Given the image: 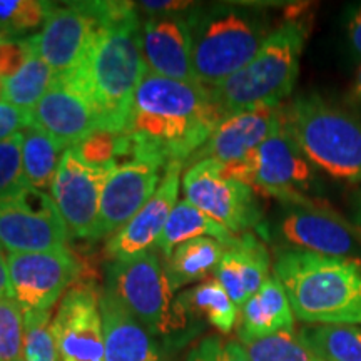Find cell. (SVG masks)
Here are the masks:
<instances>
[{
	"label": "cell",
	"instance_id": "1",
	"mask_svg": "<svg viewBox=\"0 0 361 361\" xmlns=\"http://www.w3.org/2000/svg\"><path fill=\"white\" fill-rule=\"evenodd\" d=\"M224 119L211 87L147 72L134 94L124 133L133 144V159L166 169L174 162L188 164Z\"/></svg>",
	"mask_w": 361,
	"mask_h": 361
},
{
	"label": "cell",
	"instance_id": "2",
	"mask_svg": "<svg viewBox=\"0 0 361 361\" xmlns=\"http://www.w3.org/2000/svg\"><path fill=\"white\" fill-rule=\"evenodd\" d=\"M133 2H90L96 30L80 64L62 78L101 117V128L124 133L139 84L147 74L142 20ZM59 79V78H57Z\"/></svg>",
	"mask_w": 361,
	"mask_h": 361
},
{
	"label": "cell",
	"instance_id": "3",
	"mask_svg": "<svg viewBox=\"0 0 361 361\" xmlns=\"http://www.w3.org/2000/svg\"><path fill=\"white\" fill-rule=\"evenodd\" d=\"M273 274L300 322L361 326V261L279 250Z\"/></svg>",
	"mask_w": 361,
	"mask_h": 361
},
{
	"label": "cell",
	"instance_id": "4",
	"mask_svg": "<svg viewBox=\"0 0 361 361\" xmlns=\"http://www.w3.org/2000/svg\"><path fill=\"white\" fill-rule=\"evenodd\" d=\"M188 22L194 78L207 87L250 64L274 30L263 8L241 4L194 7Z\"/></svg>",
	"mask_w": 361,
	"mask_h": 361
},
{
	"label": "cell",
	"instance_id": "5",
	"mask_svg": "<svg viewBox=\"0 0 361 361\" xmlns=\"http://www.w3.org/2000/svg\"><path fill=\"white\" fill-rule=\"evenodd\" d=\"M104 290L111 293L166 351L180 348L204 328L189 314L179 296H174L157 250L130 261H112Z\"/></svg>",
	"mask_w": 361,
	"mask_h": 361
},
{
	"label": "cell",
	"instance_id": "6",
	"mask_svg": "<svg viewBox=\"0 0 361 361\" xmlns=\"http://www.w3.org/2000/svg\"><path fill=\"white\" fill-rule=\"evenodd\" d=\"M308 27L305 20H284L273 30L250 64L211 87L214 101L226 117L258 107L283 106L300 75Z\"/></svg>",
	"mask_w": 361,
	"mask_h": 361
},
{
	"label": "cell",
	"instance_id": "7",
	"mask_svg": "<svg viewBox=\"0 0 361 361\" xmlns=\"http://www.w3.org/2000/svg\"><path fill=\"white\" fill-rule=\"evenodd\" d=\"M283 121L316 169L341 183L361 184V121L319 94L283 106Z\"/></svg>",
	"mask_w": 361,
	"mask_h": 361
},
{
	"label": "cell",
	"instance_id": "8",
	"mask_svg": "<svg viewBox=\"0 0 361 361\" xmlns=\"http://www.w3.org/2000/svg\"><path fill=\"white\" fill-rule=\"evenodd\" d=\"M223 171L247 184L255 192L276 197L283 204L313 201V192L318 191L316 168L301 152L283 119L250 156L223 164Z\"/></svg>",
	"mask_w": 361,
	"mask_h": 361
},
{
	"label": "cell",
	"instance_id": "9",
	"mask_svg": "<svg viewBox=\"0 0 361 361\" xmlns=\"http://www.w3.org/2000/svg\"><path fill=\"white\" fill-rule=\"evenodd\" d=\"M271 236L281 250L361 261V229L316 200L283 204Z\"/></svg>",
	"mask_w": 361,
	"mask_h": 361
},
{
	"label": "cell",
	"instance_id": "10",
	"mask_svg": "<svg viewBox=\"0 0 361 361\" xmlns=\"http://www.w3.org/2000/svg\"><path fill=\"white\" fill-rule=\"evenodd\" d=\"M69 231L52 196L29 184L0 200V247L8 252L66 250Z\"/></svg>",
	"mask_w": 361,
	"mask_h": 361
},
{
	"label": "cell",
	"instance_id": "11",
	"mask_svg": "<svg viewBox=\"0 0 361 361\" xmlns=\"http://www.w3.org/2000/svg\"><path fill=\"white\" fill-rule=\"evenodd\" d=\"M183 188L186 201L236 236L251 233L263 223L256 192L247 184L224 174L218 161L206 159L189 166Z\"/></svg>",
	"mask_w": 361,
	"mask_h": 361
},
{
	"label": "cell",
	"instance_id": "12",
	"mask_svg": "<svg viewBox=\"0 0 361 361\" xmlns=\"http://www.w3.org/2000/svg\"><path fill=\"white\" fill-rule=\"evenodd\" d=\"M11 296L25 319L51 314L59 298L78 279L80 263L67 250L47 252H8Z\"/></svg>",
	"mask_w": 361,
	"mask_h": 361
},
{
	"label": "cell",
	"instance_id": "13",
	"mask_svg": "<svg viewBox=\"0 0 361 361\" xmlns=\"http://www.w3.org/2000/svg\"><path fill=\"white\" fill-rule=\"evenodd\" d=\"M112 169L87 164L75 147L64 151L52 180L51 196L66 221L69 238L92 239L101 194Z\"/></svg>",
	"mask_w": 361,
	"mask_h": 361
},
{
	"label": "cell",
	"instance_id": "14",
	"mask_svg": "<svg viewBox=\"0 0 361 361\" xmlns=\"http://www.w3.org/2000/svg\"><path fill=\"white\" fill-rule=\"evenodd\" d=\"M101 295L92 284H78L62 298L51 322L61 361H106V338L99 305Z\"/></svg>",
	"mask_w": 361,
	"mask_h": 361
},
{
	"label": "cell",
	"instance_id": "15",
	"mask_svg": "<svg viewBox=\"0 0 361 361\" xmlns=\"http://www.w3.org/2000/svg\"><path fill=\"white\" fill-rule=\"evenodd\" d=\"M164 168L147 159H129L117 164L104 184L92 241L114 236L134 218L157 191Z\"/></svg>",
	"mask_w": 361,
	"mask_h": 361
},
{
	"label": "cell",
	"instance_id": "16",
	"mask_svg": "<svg viewBox=\"0 0 361 361\" xmlns=\"http://www.w3.org/2000/svg\"><path fill=\"white\" fill-rule=\"evenodd\" d=\"M96 25L97 19L90 2L54 6L42 30L30 35V42L34 52L51 67L56 78L62 79L80 64Z\"/></svg>",
	"mask_w": 361,
	"mask_h": 361
},
{
	"label": "cell",
	"instance_id": "17",
	"mask_svg": "<svg viewBox=\"0 0 361 361\" xmlns=\"http://www.w3.org/2000/svg\"><path fill=\"white\" fill-rule=\"evenodd\" d=\"M179 162L169 164L162 180L146 206L106 243V252L112 261H130L154 250L171 213L178 204L180 186Z\"/></svg>",
	"mask_w": 361,
	"mask_h": 361
},
{
	"label": "cell",
	"instance_id": "18",
	"mask_svg": "<svg viewBox=\"0 0 361 361\" xmlns=\"http://www.w3.org/2000/svg\"><path fill=\"white\" fill-rule=\"evenodd\" d=\"M281 119L283 106L258 107L228 116L188 164L206 159L231 164L245 159L274 133Z\"/></svg>",
	"mask_w": 361,
	"mask_h": 361
},
{
	"label": "cell",
	"instance_id": "19",
	"mask_svg": "<svg viewBox=\"0 0 361 361\" xmlns=\"http://www.w3.org/2000/svg\"><path fill=\"white\" fill-rule=\"evenodd\" d=\"M142 52L149 74L197 82L191 66V30L188 16H149L142 22Z\"/></svg>",
	"mask_w": 361,
	"mask_h": 361
},
{
	"label": "cell",
	"instance_id": "20",
	"mask_svg": "<svg viewBox=\"0 0 361 361\" xmlns=\"http://www.w3.org/2000/svg\"><path fill=\"white\" fill-rule=\"evenodd\" d=\"M34 124L51 134L64 149L78 146L102 126L94 106L66 80H54L34 109Z\"/></svg>",
	"mask_w": 361,
	"mask_h": 361
},
{
	"label": "cell",
	"instance_id": "21",
	"mask_svg": "<svg viewBox=\"0 0 361 361\" xmlns=\"http://www.w3.org/2000/svg\"><path fill=\"white\" fill-rule=\"evenodd\" d=\"M269 252L263 241L252 233L239 234L231 246H226L214 279L241 310L269 278Z\"/></svg>",
	"mask_w": 361,
	"mask_h": 361
},
{
	"label": "cell",
	"instance_id": "22",
	"mask_svg": "<svg viewBox=\"0 0 361 361\" xmlns=\"http://www.w3.org/2000/svg\"><path fill=\"white\" fill-rule=\"evenodd\" d=\"M106 361H169L168 353L111 293H101Z\"/></svg>",
	"mask_w": 361,
	"mask_h": 361
},
{
	"label": "cell",
	"instance_id": "23",
	"mask_svg": "<svg viewBox=\"0 0 361 361\" xmlns=\"http://www.w3.org/2000/svg\"><path fill=\"white\" fill-rule=\"evenodd\" d=\"M295 314L283 286L274 276L266 279L256 295L241 308L238 336L239 341L259 340L281 331H293Z\"/></svg>",
	"mask_w": 361,
	"mask_h": 361
},
{
	"label": "cell",
	"instance_id": "24",
	"mask_svg": "<svg viewBox=\"0 0 361 361\" xmlns=\"http://www.w3.org/2000/svg\"><path fill=\"white\" fill-rule=\"evenodd\" d=\"M224 251L226 245L213 238H196L176 247L169 258L162 261L173 291L214 273Z\"/></svg>",
	"mask_w": 361,
	"mask_h": 361
},
{
	"label": "cell",
	"instance_id": "25",
	"mask_svg": "<svg viewBox=\"0 0 361 361\" xmlns=\"http://www.w3.org/2000/svg\"><path fill=\"white\" fill-rule=\"evenodd\" d=\"M196 238H213L216 241L223 243L226 246H231L238 236L231 231L216 223L209 216L192 206L191 202L183 200L179 201L171 213L168 223L164 226L159 241H157L156 250L162 256L169 258L171 252L183 243L191 241Z\"/></svg>",
	"mask_w": 361,
	"mask_h": 361
},
{
	"label": "cell",
	"instance_id": "26",
	"mask_svg": "<svg viewBox=\"0 0 361 361\" xmlns=\"http://www.w3.org/2000/svg\"><path fill=\"white\" fill-rule=\"evenodd\" d=\"M179 301L196 322L211 324L224 335L231 333L239 322V308L218 279H207L196 288L183 291Z\"/></svg>",
	"mask_w": 361,
	"mask_h": 361
},
{
	"label": "cell",
	"instance_id": "27",
	"mask_svg": "<svg viewBox=\"0 0 361 361\" xmlns=\"http://www.w3.org/2000/svg\"><path fill=\"white\" fill-rule=\"evenodd\" d=\"M64 151L66 149L37 124L27 128L22 142V166H24L25 183L40 191L52 188V180L56 178Z\"/></svg>",
	"mask_w": 361,
	"mask_h": 361
},
{
	"label": "cell",
	"instance_id": "28",
	"mask_svg": "<svg viewBox=\"0 0 361 361\" xmlns=\"http://www.w3.org/2000/svg\"><path fill=\"white\" fill-rule=\"evenodd\" d=\"M298 335L323 361H361V326L313 324Z\"/></svg>",
	"mask_w": 361,
	"mask_h": 361
},
{
	"label": "cell",
	"instance_id": "29",
	"mask_svg": "<svg viewBox=\"0 0 361 361\" xmlns=\"http://www.w3.org/2000/svg\"><path fill=\"white\" fill-rule=\"evenodd\" d=\"M54 80L56 74L34 52L19 72H16L12 78L4 79V102L34 112L35 106L45 96Z\"/></svg>",
	"mask_w": 361,
	"mask_h": 361
},
{
	"label": "cell",
	"instance_id": "30",
	"mask_svg": "<svg viewBox=\"0 0 361 361\" xmlns=\"http://www.w3.org/2000/svg\"><path fill=\"white\" fill-rule=\"evenodd\" d=\"M241 345L250 361H323L295 331H281L259 340L243 341Z\"/></svg>",
	"mask_w": 361,
	"mask_h": 361
},
{
	"label": "cell",
	"instance_id": "31",
	"mask_svg": "<svg viewBox=\"0 0 361 361\" xmlns=\"http://www.w3.org/2000/svg\"><path fill=\"white\" fill-rule=\"evenodd\" d=\"M24 348V313L12 296L0 298V361H22Z\"/></svg>",
	"mask_w": 361,
	"mask_h": 361
},
{
	"label": "cell",
	"instance_id": "32",
	"mask_svg": "<svg viewBox=\"0 0 361 361\" xmlns=\"http://www.w3.org/2000/svg\"><path fill=\"white\" fill-rule=\"evenodd\" d=\"M54 4L44 0H0V25L20 37L44 25Z\"/></svg>",
	"mask_w": 361,
	"mask_h": 361
},
{
	"label": "cell",
	"instance_id": "33",
	"mask_svg": "<svg viewBox=\"0 0 361 361\" xmlns=\"http://www.w3.org/2000/svg\"><path fill=\"white\" fill-rule=\"evenodd\" d=\"M51 314L25 319V348L22 361H61L51 331Z\"/></svg>",
	"mask_w": 361,
	"mask_h": 361
},
{
	"label": "cell",
	"instance_id": "34",
	"mask_svg": "<svg viewBox=\"0 0 361 361\" xmlns=\"http://www.w3.org/2000/svg\"><path fill=\"white\" fill-rule=\"evenodd\" d=\"M22 142H24V133L13 134L12 137L0 142V200L25 184Z\"/></svg>",
	"mask_w": 361,
	"mask_h": 361
},
{
	"label": "cell",
	"instance_id": "35",
	"mask_svg": "<svg viewBox=\"0 0 361 361\" xmlns=\"http://www.w3.org/2000/svg\"><path fill=\"white\" fill-rule=\"evenodd\" d=\"M186 361H250L245 346L223 336H206L194 345Z\"/></svg>",
	"mask_w": 361,
	"mask_h": 361
},
{
	"label": "cell",
	"instance_id": "36",
	"mask_svg": "<svg viewBox=\"0 0 361 361\" xmlns=\"http://www.w3.org/2000/svg\"><path fill=\"white\" fill-rule=\"evenodd\" d=\"M34 54L32 42L29 37L11 39L7 42L0 44V78L8 79L16 72L22 69V66L29 61Z\"/></svg>",
	"mask_w": 361,
	"mask_h": 361
},
{
	"label": "cell",
	"instance_id": "37",
	"mask_svg": "<svg viewBox=\"0 0 361 361\" xmlns=\"http://www.w3.org/2000/svg\"><path fill=\"white\" fill-rule=\"evenodd\" d=\"M34 124V114L12 104L0 102V142L12 137L13 134L24 133Z\"/></svg>",
	"mask_w": 361,
	"mask_h": 361
},
{
	"label": "cell",
	"instance_id": "38",
	"mask_svg": "<svg viewBox=\"0 0 361 361\" xmlns=\"http://www.w3.org/2000/svg\"><path fill=\"white\" fill-rule=\"evenodd\" d=\"M139 8L151 16H166V13H183V11L194 8L192 2H173V0H157V2H141Z\"/></svg>",
	"mask_w": 361,
	"mask_h": 361
},
{
	"label": "cell",
	"instance_id": "39",
	"mask_svg": "<svg viewBox=\"0 0 361 361\" xmlns=\"http://www.w3.org/2000/svg\"><path fill=\"white\" fill-rule=\"evenodd\" d=\"M346 39L355 56L361 59V4L350 12L346 22Z\"/></svg>",
	"mask_w": 361,
	"mask_h": 361
},
{
	"label": "cell",
	"instance_id": "40",
	"mask_svg": "<svg viewBox=\"0 0 361 361\" xmlns=\"http://www.w3.org/2000/svg\"><path fill=\"white\" fill-rule=\"evenodd\" d=\"M11 296V281H8V266L7 258L4 256L0 247V298Z\"/></svg>",
	"mask_w": 361,
	"mask_h": 361
},
{
	"label": "cell",
	"instance_id": "41",
	"mask_svg": "<svg viewBox=\"0 0 361 361\" xmlns=\"http://www.w3.org/2000/svg\"><path fill=\"white\" fill-rule=\"evenodd\" d=\"M353 221L356 228L361 229V189L353 196Z\"/></svg>",
	"mask_w": 361,
	"mask_h": 361
},
{
	"label": "cell",
	"instance_id": "42",
	"mask_svg": "<svg viewBox=\"0 0 361 361\" xmlns=\"http://www.w3.org/2000/svg\"><path fill=\"white\" fill-rule=\"evenodd\" d=\"M353 96L361 101V64L358 69H356L355 80H353Z\"/></svg>",
	"mask_w": 361,
	"mask_h": 361
},
{
	"label": "cell",
	"instance_id": "43",
	"mask_svg": "<svg viewBox=\"0 0 361 361\" xmlns=\"http://www.w3.org/2000/svg\"><path fill=\"white\" fill-rule=\"evenodd\" d=\"M11 39H17V35H13L11 30L6 29L4 25H0V44L7 42V40H11Z\"/></svg>",
	"mask_w": 361,
	"mask_h": 361
},
{
	"label": "cell",
	"instance_id": "44",
	"mask_svg": "<svg viewBox=\"0 0 361 361\" xmlns=\"http://www.w3.org/2000/svg\"><path fill=\"white\" fill-rule=\"evenodd\" d=\"M0 102H4V79L0 78Z\"/></svg>",
	"mask_w": 361,
	"mask_h": 361
}]
</instances>
